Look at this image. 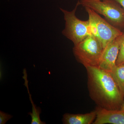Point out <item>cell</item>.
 Instances as JSON below:
<instances>
[{
	"label": "cell",
	"mask_w": 124,
	"mask_h": 124,
	"mask_svg": "<svg viewBox=\"0 0 124 124\" xmlns=\"http://www.w3.org/2000/svg\"><path fill=\"white\" fill-rule=\"evenodd\" d=\"M85 68L92 99L102 108L108 110L120 108L124 97L110 73L97 66Z\"/></svg>",
	"instance_id": "cell-1"
},
{
	"label": "cell",
	"mask_w": 124,
	"mask_h": 124,
	"mask_svg": "<svg viewBox=\"0 0 124 124\" xmlns=\"http://www.w3.org/2000/svg\"><path fill=\"white\" fill-rule=\"evenodd\" d=\"M80 5L79 0L75 7L71 11L60 8L65 21V28L62 31V34L73 42L74 45L88 36L93 35L89 19L86 21L80 20L76 16V11Z\"/></svg>",
	"instance_id": "cell-2"
},
{
	"label": "cell",
	"mask_w": 124,
	"mask_h": 124,
	"mask_svg": "<svg viewBox=\"0 0 124 124\" xmlns=\"http://www.w3.org/2000/svg\"><path fill=\"white\" fill-rule=\"evenodd\" d=\"M103 50L100 40L92 35L75 45L73 51L78 61L86 67L98 66Z\"/></svg>",
	"instance_id": "cell-3"
},
{
	"label": "cell",
	"mask_w": 124,
	"mask_h": 124,
	"mask_svg": "<svg viewBox=\"0 0 124 124\" xmlns=\"http://www.w3.org/2000/svg\"><path fill=\"white\" fill-rule=\"evenodd\" d=\"M80 5L103 16L117 28L124 27V9L114 0H80Z\"/></svg>",
	"instance_id": "cell-4"
},
{
	"label": "cell",
	"mask_w": 124,
	"mask_h": 124,
	"mask_svg": "<svg viewBox=\"0 0 124 124\" xmlns=\"http://www.w3.org/2000/svg\"><path fill=\"white\" fill-rule=\"evenodd\" d=\"M91 24L92 34L101 42L103 49L112 40L121 35L123 32L102 18L93 10L85 7Z\"/></svg>",
	"instance_id": "cell-5"
},
{
	"label": "cell",
	"mask_w": 124,
	"mask_h": 124,
	"mask_svg": "<svg viewBox=\"0 0 124 124\" xmlns=\"http://www.w3.org/2000/svg\"><path fill=\"white\" fill-rule=\"evenodd\" d=\"M123 34L113 40L103 49L98 66L100 69L110 72L116 66Z\"/></svg>",
	"instance_id": "cell-6"
},
{
	"label": "cell",
	"mask_w": 124,
	"mask_h": 124,
	"mask_svg": "<svg viewBox=\"0 0 124 124\" xmlns=\"http://www.w3.org/2000/svg\"><path fill=\"white\" fill-rule=\"evenodd\" d=\"M94 124H124V110H108L99 107Z\"/></svg>",
	"instance_id": "cell-7"
},
{
	"label": "cell",
	"mask_w": 124,
	"mask_h": 124,
	"mask_svg": "<svg viewBox=\"0 0 124 124\" xmlns=\"http://www.w3.org/2000/svg\"><path fill=\"white\" fill-rule=\"evenodd\" d=\"M97 115L96 110L85 114L66 113L63 116L62 121L65 124H93Z\"/></svg>",
	"instance_id": "cell-8"
},
{
	"label": "cell",
	"mask_w": 124,
	"mask_h": 124,
	"mask_svg": "<svg viewBox=\"0 0 124 124\" xmlns=\"http://www.w3.org/2000/svg\"><path fill=\"white\" fill-rule=\"evenodd\" d=\"M23 77L24 80V85L26 86L27 88L28 93L29 94V97H30V100L31 103L32 105V112H29L28 114L31 116V124H45V122H43L41 121L40 119V115L41 112V111L40 108L36 106L35 104H34L32 99L31 94H30L28 86V80L27 78V71L26 70L24 69L23 71Z\"/></svg>",
	"instance_id": "cell-9"
},
{
	"label": "cell",
	"mask_w": 124,
	"mask_h": 124,
	"mask_svg": "<svg viewBox=\"0 0 124 124\" xmlns=\"http://www.w3.org/2000/svg\"><path fill=\"white\" fill-rule=\"evenodd\" d=\"M109 73L116 82L120 91L124 97V63L116 65Z\"/></svg>",
	"instance_id": "cell-10"
},
{
	"label": "cell",
	"mask_w": 124,
	"mask_h": 124,
	"mask_svg": "<svg viewBox=\"0 0 124 124\" xmlns=\"http://www.w3.org/2000/svg\"><path fill=\"white\" fill-rule=\"evenodd\" d=\"M123 63H124V34H123L122 35V40L120 46L119 52L116 60V65H119Z\"/></svg>",
	"instance_id": "cell-11"
},
{
	"label": "cell",
	"mask_w": 124,
	"mask_h": 124,
	"mask_svg": "<svg viewBox=\"0 0 124 124\" xmlns=\"http://www.w3.org/2000/svg\"><path fill=\"white\" fill-rule=\"evenodd\" d=\"M13 117V116L5 113L2 111H0V124H5L8 121Z\"/></svg>",
	"instance_id": "cell-12"
},
{
	"label": "cell",
	"mask_w": 124,
	"mask_h": 124,
	"mask_svg": "<svg viewBox=\"0 0 124 124\" xmlns=\"http://www.w3.org/2000/svg\"><path fill=\"white\" fill-rule=\"evenodd\" d=\"M122 6L124 9V0H114Z\"/></svg>",
	"instance_id": "cell-13"
},
{
	"label": "cell",
	"mask_w": 124,
	"mask_h": 124,
	"mask_svg": "<svg viewBox=\"0 0 124 124\" xmlns=\"http://www.w3.org/2000/svg\"><path fill=\"white\" fill-rule=\"evenodd\" d=\"M120 110H124V99L123 100V102H122Z\"/></svg>",
	"instance_id": "cell-14"
},
{
	"label": "cell",
	"mask_w": 124,
	"mask_h": 124,
	"mask_svg": "<svg viewBox=\"0 0 124 124\" xmlns=\"http://www.w3.org/2000/svg\"></svg>",
	"instance_id": "cell-15"
}]
</instances>
